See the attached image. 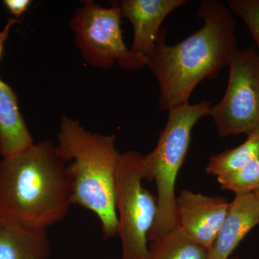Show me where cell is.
<instances>
[{
    "mask_svg": "<svg viewBox=\"0 0 259 259\" xmlns=\"http://www.w3.org/2000/svg\"><path fill=\"white\" fill-rule=\"evenodd\" d=\"M232 259H248V258H238V257H234V258H233Z\"/></svg>",
    "mask_w": 259,
    "mask_h": 259,
    "instance_id": "44dd1931",
    "label": "cell"
},
{
    "mask_svg": "<svg viewBox=\"0 0 259 259\" xmlns=\"http://www.w3.org/2000/svg\"><path fill=\"white\" fill-rule=\"evenodd\" d=\"M217 179L224 190L236 194L254 193L259 189V157L238 171Z\"/></svg>",
    "mask_w": 259,
    "mask_h": 259,
    "instance_id": "9a60e30c",
    "label": "cell"
},
{
    "mask_svg": "<svg viewBox=\"0 0 259 259\" xmlns=\"http://www.w3.org/2000/svg\"><path fill=\"white\" fill-rule=\"evenodd\" d=\"M18 23H20V21L17 18L8 19L4 29L0 32V59H1L2 54H3V45H4L5 40L8 38L10 29L15 24Z\"/></svg>",
    "mask_w": 259,
    "mask_h": 259,
    "instance_id": "ac0fdd59",
    "label": "cell"
},
{
    "mask_svg": "<svg viewBox=\"0 0 259 259\" xmlns=\"http://www.w3.org/2000/svg\"><path fill=\"white\" fill-rule=\"evenodd\" d=\"M197 17L203 20V26L173 46L166 44V28H162L148 60L159 85L162 111L189 103L199 82L217 77L238 50L236 20L228 7L216 0H203Z\"/></svg>",
    "mask_w": 259,
    "mask_h": 259,
    "instance_id": "6da1fadb",
    "label": "cell"
},
{
    "mask_svg": "<svg viewBox=\"0 0 259 259\" xmlns=\"http://www.w3.org/2000/svg\"><path fill=\"white\" fill-rule=\"evenodd\" d=\"M259 157V130L248 135L243 144L210 158L206 172L218 177L238 171Z\"/></svg>",
    "mask_w": 259,
    "mask_h": 259,
    "instance_id": "5bb4252c",
    "label": "cell"
},
{
    "mask_svg": "<svg viewBox=\"0 0 259 259\" xmlns=\"http://www.w3.org/2000/svg\"><path fill=\"white\" fill-rule=\"evenodd\" d=\"M143 155L120 153L115 180V207L122 258L146 259L148 236L157 216V198L144 188Z\"/></svg>",
    "mask_w": 259,
    "mask_h": 259,
    "instance_id": "5b68a950",
    "label": "cell"
},
{
    "mask_svg": "<svg viewBox=\"0 0 259 259\" xmlns=\"http://www.w3.org/2000/svg\"><path fill=\"white\" fill-rule=\"evenodd\" d=\"M71 205L67 167L52 141L0 160L3 221L47 229L64 220Z\"/></svg>",
    "mask_w": 259,
    "mask_h": 259,
    "instance_id": "7a4b0ae2",
    "label": "cell"
},
{
    "mask_svg": "<svg viewBox=\"0 0 259 259\" xmlns=\"http://www.w3.org/2000/svg\"><path fill=\"white\" fill-rule=\"evenodd\" d=\"M31 3L30 0H5L4 1L7 9L17 18L21 17L28 10Z\"/></svg>",
    "mask_w": 259,
    "mask_h": 259,
    "instance_id": "e0dca14e",
    "label": "cell"
},
{
    "mask_svg": "<svg viewBox=\"0 0 259 259\" xmlns=\"http://www.w3.org/2000/svg\"><path fill=\"white\" fill-rule=\"evenodd\" d=\"M259 225V201L253 193L236 194L217 238L209 250V259H228L246 235Z\"/></svg>",
    "mask_w": 259,
    "mask_h": 259,
    "instance_id": "30bf717a",
    "label": "cell"
},
{
    "mask_svg": "<svg viewBox=\"0 0 259 259\" xmlns=\"http://www.w3.org/2000/svg\"><path fill=\"white\" fill-rule=\"evenodd\" d=\"M3 223H4V221H3V218L0 215V228H1L2 226H3Z\"/></svg>",
    "mask_w": 259,
    "mask_h": 259,
    "instance_id": "ffe728a7",
    "label": "cell"
},
{
    "mask_svg": "<svg viewBox=\"0 0 259 259\" xmlns=\"http://www.w3.org/2000/svg\"><path fill=\"white\" fill-rule=\"evenodd\" d=\"M211 102H190L168 110V120L157 146L143 156L145 180L155 181L158 212L148 236L151 243L180 228L175 185L191 143L192 129L199 119L208 116Z\"/></svg>",
    "mask_w": 259,
    "mask_h": 259,
    "instance_id": "277c9868",
    "label": "cell"
},
{
    "mask_svg": "<svg viewBox=\"0 0 259 259\" xmlns=\"http://www.w3.org/2000/svg\"><path fill=\"white\" fill-rule=\"evenodd\" d=\"M120 5L112 2L103 8L87 0L70 20V28L83 60L97 69H109L115 64L123 69H139L148 60L134 54L123 40Z\"/></svg>",
    "mask_w": 259,
    "mask_h": 259,
    "instance_id": "8992f818",
    "label": "cell"
},
{
    "mask_svg": "<svg viewBox=\"0 0 259 259\" xmlns=\"http://www.w3.org/2000/svg\"><path fill=\"white\" fill-rule=\"evenodd\" d=\"M253 194H255V197H257V199H258L259 201V189L258 190L255 191V192Z\"/></svg>",
    "mask_w": 259,
    "mask_h": 259,
    "instance_id": "d6986e66",
    "label": "cell"
},
{
    "mask_svg": "<svg viewBox=\"0 0 259 259\" xmlns=\"http://www.w3.org/2000/svg\"><path fill=\"white\" fill-rule=\"evenodd\" d=\"M229 202L224 197H209L189 190L177 197L180 227L191 239L209 250L217 238Z\"/></svg>",
    "mask_w": 259,
    "mask_h": 259,
    "instance_id": "ba28073f",
    "label": "cell"
},
{
    "mask_svg": "<svg viewBox=\"0 0 259 259\" xmlns=\"http://www.w3.org/2000/svg\"><path fill=\"white\" fill-rule=\"evenodd\" d=\"M56 151L67 167L71 202L92 211L100 219L104 239L118 233L115 180L120 153L116 136L96 134L79 121L62 115Z\"/></svg>",
    "mask_w": 259,
    "mask_h": 259,
    "instance_id": "3957f363",
    "label": "cell"
},
{
    "mask_svg": "<svg viewBox=\"0 0 259 259\" xmlns=\"http://www.w3.org/2000/svg\"><path fill=\"white\" fill-rule=\"evenodd\" d=\"M13 89L0 79V155L8 158L33 146Z\"/></svg>",
    "mask_w": 259,
    "mask_h": 259,
    "instance_id": "8fae6325",
    "label": "cell"
},
{
    "mask_svg": "<svg viewBox=\"0 0 259 259\" xmlns=\"http://www.w3.org/2000/svg\"><path fill=\"white\" fill-rule=\"evenodd\" d=\"M47 229L4 221L0 228V259H49Z\"/></svg>",
    "mask_w": 259,
    "mask_h": 259,
    "instance_id": "7c38bea8",
    "label": "cell"
},
{
    "mask_svg": "<svg viewBox=\"0 0 259 259\" xmlns=\"http://www.w3.org/2000/svg\"><path fill=\"white\" fill-rule=\"evenodd\" d=\"M186 0H122L121 16L134 27L131 51L148 59L153 55L163 20L174 10L187 4Z\"/></svg>",
    "mask_w": 259,
    "mask_h": 259,
    "instance_id": "9c48e42d",
    "label": "cell"
},
{
    "mask_svg": "<svg viewBox=\"0 0 259 259\" xmlns=\"http://www.w3.org/2000/svg\"><path fill=\"white\" fill-rule=\"evenodd\" d=\"M228 87L222 100L211 106L221 137L259 130V54L253 48L238 50L229 64Z\"/></svg>",
    "mask_w": 259,
    "mask_h": 259,
    "instance_id": "52a82bcc",
    "label": "cell"
},
{
    "mask_svg": "<svg viewBox=\"0 0 259 259\" xmlns=\"http://www.w3.org/2000/svg\"><path fill=\"white\" fill-rule=\"evenodd\" d=\"M146 259H209V250L191 239L180 227L151 243Z\"/></svg>",
    "mask_w": 259,
    "mask_h": 259,
    "instance_id": "4fadbf2b",
    "label": "cell"
},
{
    "mask_svg": "<svg viewBox=\"0 0 259 259\" xmlns=\"http://www.w3.org/2000/svg\"><path fill=\"white\" fill-rule=\"evenodd\" d=\"M227 7L244 22L258 49L259 0H228Z\"/></svg>",
    "mask_w": 259,
    "mask_h": 259,
    "instance_id": "2e32d148",
    "label": "cell"
}]
</instances>
